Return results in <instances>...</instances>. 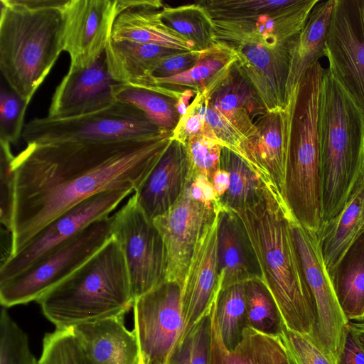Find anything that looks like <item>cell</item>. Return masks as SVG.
Returning a JSON list of instances; mask_svg holds the SVG:
<instances>
[{
	"label": "cell",
	"mask_w": 364,
	"mask_h": 364,
	"mask_svg": "<svg viewBox=\"0 0 364 364\" xmlns=\"http://www.w3.org/2000/svg\"><path fill=\"white\" fill-rule=\"evenodd\" d=\"M171 134L27 144L13 161L14 205L6 257L87 198L109 190L135 193L172 144Z\"/></svg>",
	"instance_id": "obj_1"
},
{
	"label": "cell",
	"mask_w": 364,
	"mask_h": 364,
	"mask_svg": "<svg viewBox=\"0 0 364 364\" xmlns=\"http://www.w3.org/2000/svg\"><path fill=\"white\" fill-rule=\"evenodd\" d=\"M261 197L237 217L256 259L260 279L274 299L285 326L314 336L316 310L296 244L294 217L283 196L264 183Z\"/></svg>",
	"instance_id": "obj_2"
},
{
	"label": "cell",
	"mask_w": 364,
	"mask_h": 364,
	"mask_svg": "<svg viewBox=\"0 0 364 364\" xmlns=\"http://www.w3.org/2000/svg\"><path fill=\"white\" fill-rule=\"evenodd\" d=\"M0 2V70L29 104L64 51L67 0Z\"/></svg>",
	"instance_id": "obj_3"
},
{
	"label": "cell",
	"mask_w": 364,
	"mask_h": 364,
	"mask_svg": "<svg viewBox=\"0 0 364 364\" xmlns=\"http://www.w3.org/2000/svg\"><path fill=\"white\" fill-rule=\"evenodd\" d=\"M122 250L111 237L92 257L37 302L56 329L124 317L134 304Z\"/></svg>",
	"instance_id": "obj_4"
},
{
	"label": "cell",
	"mask_w": 364,
	"mask_h": 364,
	"mask_svg": "<svg viewBox=\"0 0 364 364\" xmlns=\"http://www.w3.org/2000/svg\"><path fill=\"white\" fill-rule=\"evenodd\" d=\"M318 129L324 225L364 176V115L328 68L321 86Z\"/></svg>",
	"instance_id": "obj_5"
},
{
	"label": "cell",
	"mask_w": 364,
	"mask_h": 364,
	"mask_svg": "<svg viewBox=\"0 0 364 364\" xmlns=\"http://www.w3.org/2000/svg\"><path fill=\"white\" fill-rule=\"evenodd\" d=\"M324 71L319 61L311 65L286 107L289 127L283 197L296 221L318 235L323 226L318 114Z\"/></svg>",
	"instance_id": "obj_6"
},
{
	"label": "cell",
	"mask_w": 364,
	"mask_h": 364,
	"mask_svg": "<svg viewBox=\"0 0 364 364\" xmlns=\"http://www.w3.org/2000/svg\"><path fill=\"white\" fill-rule=\"evenodd\" d=\"M318 0H210L200 4L209 13L216 42L229 46L261 44L276 48L304 28Z\"/></svg>",
	"instance_id": "obj_7"
},
{
	"label": "cell",
	"mask_w": 364,
	"mask_h": 364,
	"mask_svg": "<svg viewBox=\"0 0 364 364\" xmlns=\"http://www.w3.org/2000/svg\"><path fill=\"white\" fill-rule=\"evenodd\" d=\"M112 217L89 225L80 232L0 283L3 307L36 301L63 281L99 251L111 238Z\"/></svg>",
	"instance_id": "obj_8"
},
{
	"label": "cell",
	"mask_w": 364,
	"mask_h": 364,
	"mask_svg": "<svg viewBox=\"0 0 364 364\" xmlns=\"http://www.w3.org/2000/svg\"><path fill=\"white\" fill-rule=\"evenodd\" d=\"M163 132L139 109L116 101L106 108L80 116L34 118L25 124L21 137L27 144L112 141L152 137Z\"/></svg>",
	"instance_id": "obj_9"
},
{
	"label": "cell",
	"mask_w": 364,
	"mask_h": 364,
	"mask_svg": "<svg viewBox=\"0 0 364 364\" xmlns=\"http://www.w3.org/2000/svg\"><path fill=\"white\" fill-rule=\"evenodd\" d=\"M111 233L122 250L134 299L166 281L163 238L134 195L112 216Z\"/></svg>",
	"instance_id": "obj_10"
},
{
	"label": "cell",
	"mask_w": 364,
	"mask_h": 364,
	"mask_svg": "<svg viewBox=\"0 0 364 364\" xmlns=\"http://www.w3.org/2000/svg\"><path fill=\"white\" fill-rule=\"evenodd\" d=\"M294 235L315 310L314 339L333 364H339L348 320L337 298L321 254L318 234L293 223Z\"/></svg>",
	"instance_id": "obj_11"
},
{
	"label": "cell",
	"mask_w": 364,
	"mask_h": 364,
	"mask_svg": "<svg viewBox=\"0 0 364 364\" xmlns=\"http://www.w3.org/2000/svg\"><path fill=\"white\" fill-rule=\"evenodd\" d=\"M134 331L144 364H168L183 335L181 287L164 281L136 298Z\"/></svg>",
	"instance_id": "obj_12"
},
{
	"label": "cell",
	"mask_w": 364,
	"mask_h": 364,
	"mask_svg": "<svg viewBox=\"0 0 364 364\" xmlns=\"http://www.w3.org/2000/svg\"><path fill=\"white\" fill-rule=\"evenodd\" d=\"M326 56L332 75L364 115V0H336Z\"/></svg>",
	"instance_id": "obj_13"
},
{
	"label": "cell",
	"mask_w": 364,
	"mask_h": 364,
	"mask_svg": "<svg viewBox=\"0 0 364 364\" xmlns=\"http://www.w3.org/2000/svg\"><path fill=\"white\" fill-rule=\"evenodd\" d=\"M130 193L132 192L127 190L102 191L59 215L39 231L18 252L5 259L0 268V283L21 272L93 222L108 217Z\"/></svg>",
	"instance_id": "obj_14"
},
{
	"label": "cell",
	"mask_w": 364,
	"mask_h": 364,
	"mask_svg": "<svg viewBox=\"0 0 364 364\" xmlns=\"http://www.w3.org/2000/svg\"><path fill=\"white\" fill-rule=\"evenodd\" d=\"M194 200L186 188L177 202L152 222L166 251V280L183 287L196 245L205 227L223 208Z\"/></svg>",
	"instance_id": "obj_15"
},
{
	"label": "cell",
	"mask_w": 364,
	"mask_h": 364,
	"mask_svg": "<svg viewBox=\"0 0 364 364\" xmlns=\"http://www.w3.org/2000/svg\"><path fill=\"white\" fill-rule=\"evenodd\" d=\"M65 15L69 70L86 68L105 52L119 15L117 0H67Z\"/></svg>",
	"instance_id": "obj_16"
},
{
	"label": "cell",
	"mask_w": 364,
	"mask_h": 364,
	"mask_svg": "<svg viewBox=\"0 0 364 364\" xmlns=\"http://www.w3.org/2000/svg\"><path fill=\"white\" fill-rule=\"evenodd\" d=\"M222 210L205 227L199 238L181 289L183 328L181 342L196 323L210 312L221 289L218 244L220 213Z\"/></svg>",
	"instance_id": "obj_17"
},
{
	"label": "cell",
	"mask_w": 364,
	"mask_h": 364,
	"mask_svg": "<svg viewBox=\"0 0 364 364\" xmlns=\"http://www.w3.org/2000/svg\"><path fill=\"white\" fill-rule=\"evenodd\" d=\"M291 41L273 49L254 43L232 46L238 58L235 70L268 112L284 109L287 105Z\"/></svg>",
	"instance_id": "obj_18"
},
{
	"label": "cell",
	"mask_w": 364,
	"mask_h": 364,
	"mask_svg": "<svg viewBox=\"0 0 364 364\" xmlns=\"http://www.w3.org/2000/svg\"><path fill=\"white\" fill-rule=\"evenodd\" d=\"M115 83L105 56L86 68L69 70L55 90L47 117L68 118L106 108L116 102L112 91Z\"/></svg>",
	"instance_id": "obj_19"
},
{
	"label": "cell",
	"mask_w": 364,
	"mask_h": 364,
	"mask_svg": "<svg viewBox=\"0 0 364 364\" xmlns=\"http://www.w3.org/2000/svg\"><path fill=\"white\" fill-rule=\"evenodd\" d=\"M188 174L185 147L173 141L134 194L139 206L149 220L164 214L177 202L186 186Z\"/></svg>",
	"instance_id": "obj_20"
},
{
	"label": "cell",
	"mask_w": 364,
	"mask_h": 364,
	"mask_svg": "<svg viewBox=\"0 0 364 364\" xmlns=\"http://www.w3.org/2000/svg\"><path fill=\"white\" fill-rule=\"evenodd\" d=\"M90 364H139L137 338L124 317L110 318L71 328Z\"/></svg>",
	"instance_id": "obj_21"
},
{
	"label": "cell",
	"mask_w": 364,
	"mask_h": 364,
	"mask_svg": "<svg viewBox=\"0 0 364 364\" xmlns=\"http://www.w3.org/2000/svg\"><path fill=\"white\" fill-rule=\"evenodd\" d=\"M256 125L259 134L252 146L249 166L263 183L273 185L283 196L289 145L287 107L262 113Z\"/></svg>",
	"instance_id": "obj_22"
},
{
	"label": "cell",
	"mask_w": 364,
	"mask_h": 364,
	"mask_svg": "<svg viewBox=\"0 0 364 364\" xmlns=\"http://www.w3.org/2000/svg\"><path fill=\"white\" fill-rule=\"evenodd\" d=\"M218 257L221 289L260 279L250 245L236 215L224 208L220 213Z\"/></svg>",
	"instance_id": "obj_23"
},
{
	"label": "cell",
	"mask_w": 364,
	"mask_h": 364,
	"mask_svg": "<svg viewBox=\"0 0 364 364\" xmlns=\"http://www.w3.org/2000/svg\"><path fill=\"white\" fill-rule=\"evenodd\" d=\"M336 0L318 1L301 31L291 41L287 104L307 68L326 55V41Z\"/></svg>",
	"instance_id": "obj_24"
},
{
	"label": "cell",
	"mask_w": 364,
	"mask_h": 364,
	"mask_svg": "<svg viewBox=\"0 0 364 364\" xmlns=\"http://www.w3.org/2000/svg\"><path fill=\"white\" fill-rule=\"evenodd\" d=\"M178 50L153 44L110 39L105 52L108 72L118 83L148 85L156 65Z\"/></svg>",
	"instance_id": "obj_25"
},
{
	"label": "cell",
	"mask_w": 364,
	"mask_h": 364,
	"mask_svg": "<svg viewBox=\"0 0 364 364\" xmlns=\"http://www.w3.org/2000/svg\"><path fill=\"white\" fill-rule=\"evenodd\" d=\"M237 60V54L233 48L217 42L205 50L198 63L188 70L168 77H151L149 84L186 87L210 98L228 78Z\"/></svg>",
	"instance_id": "obj_26"
},
{
	"label": "cell",
	"mask_w": 364,
	"mask_h": 364,
	"mask_svg": "<svg viewBox=\"0 0 364 364\" xmlns=\"http://www.w3.org/2000/svg\"><path fill=\"white\" fill-rule=\"evenodd\" d=\"M364 232V176L340 212L318 235L325 265L329 271Z\"/></svg>",
	"instance_id": "obj_27"
},
{
	"label": "cell",
	"mask_w": 364,
	"mask_h": 364,
	"mask_svg": "<svg viewBox=\"0 0 364 364\" xmlns=\"http://www.w3.org/2000/svg\"><path fill=\"white\" fill-rule=\"evenodd\" d=\"M160 11L139 8L120 13L114 21L111 39L157 45L183 51L196 50L193 43L166 24Z\"/></svg>",
	"instance_id": "obj_28"
},
{
	"label": "cell",
	"mask_w": 364,
	"mask_h": 364,
	"mask_svg": "<svg viewBox=\"0 0 364 364\" xmlns=\"http://www.w3.org/2000/svg\"><path fill=\"white\" fill-rule=\"evenodd\" d=\"M215 300L210 309L209 364H277L282 347L279 337L267 336L250 327L245 328L240 343L233 350L227 349L215 317Z\"/></svg>",
	"instance_id": "obj_29"
},
{
	"label": "cell",
	"mask_w": 364,
	"mask_h": 364,
	"mask_svg": "<svg viewBox=\"0 0 364 364\" xmlns=\"http://www.w3.org/2000/svg\"><path fill=\"white\" fill-rule=\"evenodd\" d=\"M184 90L158 85L116 82L112 87L117 102L132 105L142 111L159 129L172 132L180 118L176 102Z\"/></svg>",
	"instance_id": "obj_30"
},
{
	"label": "cell",
	"mask_w": 364,
	"mask_h": 364,
	"mask_svg": "<svg viewBox=\"0 0 364 364\" xmlns=\"http://www.w3.org/2000/svg\"><path fill=\"white\" fill-rule=\"evenodd\" d=\"M328 272L348 320L364 317V232Z\"/></svg>",
	"instance_id": "obj_31"
},
{
	"label": "cell",
	"mask_w": 364,
	"mask_h": 364,
	"mask_svg": "<svg viewBox=\"0 0 364 364\" xmlns=\"http://www.w3.org/2000/svg\"><path fill=\"white\" fill-rule=\"evenodd\" d=\"M208 100L212 107L245 135L253 146L259 132L252 113L255 109H264L248 82L241 75L240 79H235L230 74Z\"/></svg>",
	"instance_id": "obj_32"
},
{
	"label": "cell",
	"mask_w": 364,
	"mask_h": 364,
	"mask_svg": "<svg viewBox=\"0 0 364 364\" xmlns=\"http://www.w3.org/2000/svg\"><path fill=\"white\" fill-rule=\"evenodd\" d=\"M160 11L166 24L193 43L196 50H206L217 43L211 17L200 2L164 6Z\"/></svg>",
	"instance_id": "obj_33"
},
{
	"label": "cell",
	"mask_w": 364,
	"mask_h": 364,
	"mask_svg": "<svg viewBox=\"0 0 364 364\" xmlns=\"http://www.w3.org/2000/svg\"><path fill=\"white\" fill-rule=\"evenodd\" d=\"M220 168L230 175V186L220 198L226 209L242 208L255 203L262 196L264 183L237 154L223 147Z\"/></svg>",
	"instance_id": "obj_34"
},
{
	"label": "cell",
	"mask_w": 364,
	"mask_h": 364,
	"mask_svg": "<svg viewBox=\"0 0 364 364\" xmlns=\"http://www.w3.org/2000/svg\"><path fill=\"white\" fill-rule=\"evenodd\" d=\"M215 317L223 341L229 350L240 343L247 324L245 282L220 290L215 304Z\"/></svg>",
	"instance_id": "obj_35"
},
{
	"label": "cell",
	"mask_w": 364,
	"mask_h": 364,
	"mask_svg": "<svg viewBox=\"0 0 364 364\" xmlns=\"http://www.w3.org/2000/svg\"><path fill=\"white\" fill-rule=\"evenodd\" d=\"M247 326L270 336H279L285 327L272 294L260 279L245 282Z\"/></svg>",
	"instance_id": "obj_36"
},
{
	"label": "cell",
	"mask_w": 364,
	"mask_h": 364,
	"mask_svg": "<svg viewBox=\"0 0 364 364\" xmlns=\"http://www.w3.org/2000/svg\"><path fill=\"white\" fill-rule=\"evenodd\" d=\"M0 364H38L26 333L3 306L0 314Z\"/></svg>",
	"instance_id": "obj_37"
},
{
	"label": "cell",
	"mask_w": 364,
	"mask_h": 364,
	"mask_svg": "<svg viewBox=\"0 0 364 364\" xmlns=\"http://www.w3.org/2000/svg\"><path fill=\"white\" fill-rule=\"evenodd\" d=\"M38 364H90L71 328L46 333Z\"/></svg>",
	"instance_id": "obj_38"
},
{
	"label": "cell",
	"mask_w": 364,
	"mask_h": 364,
	"mask_svg": "<svg viewBox=\"0 0 364 364\" xmlns=\"http://www.w3.org/2000/svg\"><path fill=\"white\" fill-rule=\"evenodd\" d=\"M210 338V311L177 346L168 364H209Z\"/></svg>",
	"instance_id": "obj_39"
},
{
	"label": "cell",
	"mask_w": 364,
	"mask_h": 364,
	"mask_svg": "<svg viewBox=\"0 0 364 364\" xmlns=\"http://www.w3.org/2000/svg\"><path fill=\"white\" fill-rule=\"evenodd\" d=\"M188 163L187 183L198 176L210 181L220 168L223 146L217 141L204 135L190 138L184 145Z\"/></svg>",
	"instance_id": "obj_40"
},
{
	"label": "cell",
	"mask_w": 364,
	"mask_h": 364,
	"mask_svg": "<svg viewBox=\"0 0 364 364\" xmlns=\"http://www.w3.org/2000/svg\"><path fill=\"white\" fill-rule=\"evenodd\" d=\"M28 103L3 85L0 93V140L15 144L22 136Z\"/></svg>",
	"instance_id": "obj_41"
},
{
	"label": "cell",
	"mask_w": 364,
	"mask_h": 364,
	"mask_svg": "<svg viewBox=\"0 0 364 364\" xmlns=\"http://www.w3.org/2000/svg\"><path fill=\"white\" fill-rule=\"evenodd\" d=\"M279 337L292 364H333L311 336L285 326Z\"/></svg>",
	"instance_id": "obj_42"
},
{
	"label": "cell",
	"mask_w": 364,
	"mask_h": 364,
	"mask_svg": "<svg viewBox=\"0 0 364 364\" xmlns=\"http://www.w3.org/2000/svg\"><path fill=\"white\" fill-rule=\"evenodd\" d=\"M0 221L11 232L14 205L15 174L11 144L0 140Z\"/></svg>",
	"instance_id": "obj_43"
},
{
	"label": "cell",
	"mask_w": 364,
	"mask_h": 364,
	"mask_svg": "<svg viewBox=\"0 0 364 364\" xmlns=\"http://www.w3.org/2000/svg\"><path fill=\"white\" fill-rule=\"evenodd\" d=\"M198 135L215 140L210 127L198 109V102L194 97L186 114L180 117L172 131L171 140L184 146L190 138Z\"/></svg>",
	"instance_id": "obj_44"
},
{
	"label": "cell",
	"mask_w": 364,
	"mask_h": 364,
	"mask_svg": "<svg viewBox=\"0 0 364 364\" xmlns=\"http://www.w3.org/2000/svg\"><path fill=\"white\" fill-rule=\"evenodd\" d=\"M204 51L205 50H185L169 55L156 65L152 77H168L186 72L198 63Z\"/></svg>",
	"instance_id": "obj_45"
},
{
	"label": "cell",
	"mask_w": 364,
	"mask_h": 364,
	"mask_svg": "<svg viewBox=\"0 0 364 364\" xmlns=\"http://www.w3.org/2000/svg\"><path fill=\"white\" fill-rule=\"evenodd\" d=\"M186 188L194 200L209 205H221L211 181L206 176L196 177Z\"/></svg>",
	"instance_id": "obj_46"
},
{
	"label": "cell",
	"mask_w": 364,
	"mask_h": 364,
	"mask_svg": "<svg viewBox=\"0 0 364 364\" xmlns=\"http://www.w3.org/2000/svg\"><path fill=\"white\" fill-rule=\"evenodd\" d=\"M339 364H364V350L349 327Z\"/></svg>",
	"instance_id": "obj_47"
},
{
	"label": "cell",
	"mask_w": 364,
	"mask_h": 364,
	"mask_svg": "<svg viewBox=\"0 0 364 364\" xmlns=\"http://www.w3.org/2000/svg\"><path fill=\"white\" fill-rule=\"evenodd\" d=\"M211 182L220 200V198L227 192L229 188V173L223 168H218L214 173L211 179Z\"/></svg>",
	"instance_id": "obj_48"
},
{
	"label": "cell",
	"mask_w": 364,
	"mask_h": 364,
	"mask_svg": "<svg viewBox=\"0 0 364 364\" xmlns=\"http://www.w3.org/2000/svg\"><path fill=\"white\" fill-rule=\"evenodd\" d=\"M196 91L191 88H186L176 102V108L181 116L186 114L191 99L196 95Z\"/></svg>",
	"instance_id": "obj_49"
},
{
	"label": "cell",
	"mask_w": 364,
	"mask_h": 364,
	"mask_svg": "<svg viewBox=\"0 0 364 364\" xmlns=\"http://www.w3.org/2000/svg\"><path fill=\"white\" fill-rule=\"evenodd\" d=\"M348 327L355 335L364 350V317L349 321Z\"/></svg>",
	"instance_id": "obj_50"
},
{
	"label": "cell",
	"mask_w": 364,
	"mask_h": 364,
	"mask_svg": "<svg viewBox=\"0 0 364 364\" xmlns=\"http://www.w3.org/2000/svg\"><path fill=\"white\" fill-rule=\"evenodd\" d=\"M277 364H292L286 353V351L282 345V347H281V349L279 350V355H278Z\"/></svg>",
	"instance_id": "obj_51"
},
{
	"label": "cell",
	"mask_w": 364,
	"mask_h": 364,
	"mask_svg": "<svg viewBox=\"0 0 364 364\" xmlns=\"http://www.w3.org/2000/svg\"><path fill=\"white\" fill-rule=\"evenodd\" d=\"M139 364H144L142 359H141V357L140 358V361H139Z\"/></svg>",
	"instance_id": "obj_52"
}]
</instances>
